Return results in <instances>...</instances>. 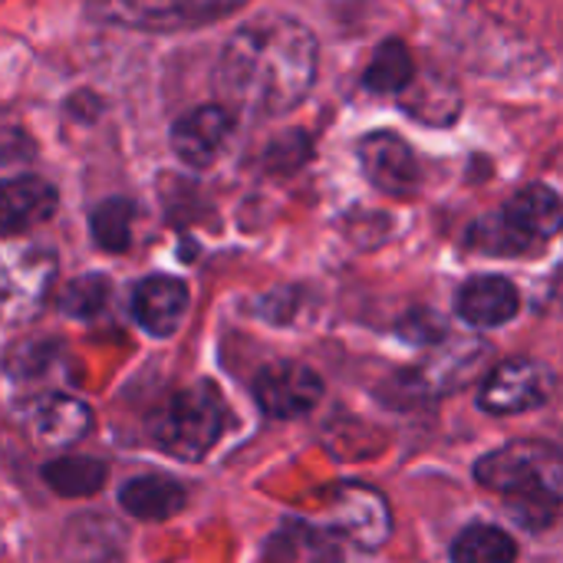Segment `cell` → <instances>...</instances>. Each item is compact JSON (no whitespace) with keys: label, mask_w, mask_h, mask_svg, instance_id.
Instances as JSON below:
<instances>
[{"label":"cell","mask_w":563,"mask_h":563,"mask_svg":"<svg viewBox=\"0 0 563 563\" xmlns=\"http://www.w3.org/2000/svg\"><path fill=\"white\" fill-rule=\"evenodd\" d=\"M313 79L317 40L287 13H264L238 26L214 69L221 99L261 115H277L300 106Z\"/></svg>","instance_id":"1"},{"label":"cell","mask_w":563,"mask_h":563,"mask_svg":"<svg viewBox=\"0 0 563 563\" xmlns=\"http://www.w3.org/2000/svg\"><path fill=\"white\" fill-rule=\"evenodd\" d=\"M475 482L498 492L521 528L544 531L563 501V452L548 442H511L475 465Z\"/></svg>","instance_id":"2"},{"label":"cell","mask_w":563,"mask_h":563,"mask_svg":"<svg viewBox=\"0 0 563 563\" xmlns=\"http://www.w3.org/2000/svg\"><path fill=\"white\" fill-rule=\"evenodd\" d=\"M148 432L162 452L181 462H201L224 432V399L211 383L185 386L158 406Z\"/></svg>","instance_id":"3"},{"label":"cell","mask_w":563,"mask_h":563,"mask_svg":"<svg viewBox=\"0 0 563 563\" xmlns=\"http://www.w3.org/2000/svg\"><path fill=\"white\" fill-rule=\"evenodd\" d=\"M563 231V198L548 185H528L508 198L498 218L482 221L472 241L488 254L538 251Z\"/></svg>","instance_id":"4"},{"label":"cell","mask_w":563,"mask_h":563,"mask_svg":"<svg viewBox=\"0 0 563 563\" xmlns=\"http://www.w3.org/2000/svg\"><path fill=\"white\" fill-rule=\"evenodd\" d=\"M241 3L244 0H92L89 13L135 30H181L218 20Z\"/></svg>","instance_id":"5"},{"label":"cell","mask_w":563,"mask_h":563,"mask_svg":"<svg viewBox=\"0 0 563 563\" xmlns=\"http://www.w3.org/2000/svg\"><path fill=\"white\" fill-rule=\"evenodd\" d=\"M558 376L541 360H505L488 373L478 393V406L492 416H521L544 406L554 396Z\"/></svg>","instance_id":"6"},{"label":"cell","mask_w":563,"mask_h":563,"mask_svg":"<svg viewBox=\"0 0 563 563\" xmlns=\"http://www.w3.org/2000/svg\"><path fill=\"white\" fill-rule=\"evenodd\" d=\"M254 399L271 419H300L317 409L323 399V379L294 360L271 363L254 379Z\"/></svg>","instance_id":"7"},{"label":"cell","mask_w":563,"mask_h":563,"mask_svg":"<svg viewBox=\"0 0 563 563\" xmlns=\"http://www.w3.org/2000/svg\"><path fill=\"white\" fill-rule=\"evenodd\" d=\"M333 534L340 541H350L360 551H376L386 544L393 531L389 505L379 492L346 482L333 492V508H330Z\"/></svg>","instance_id":"8"},{"label":"cell","mask_w":563,"mask_h":563,"mask_svg":"<svg viewBox=\"0 0 563 563\" xmlns=\"http://www.w3.org/2000/svg\"><path fill=\"white\" fill-rule=\"evenodd\" d=\"M360 165L369 185L389 198H412L422 185L416 152L396 132H373L360 142Z\"/></svg>","instance_id":"9"},{"label":"cell","mask_w":563,"mask_h":563,"mask_svg":"<svg viewBox=\"0 0 563 563\" xmlns=\"http://www.w3.org/2000/svg\"><path fill=\"white\" fill-rule=\"evenodd\" d=\"M234 132V115L224 106H198L172 125V152L188 168H208L224 152Z\"/></svg>","instance_id":"10"},{"label":"cell","mask_w":563,"mask_h":563,"mask_svg":"<svg viewBox=\"0 0 563 563\" xmlns=\"http://www.w3.org/2000/svg\"><path fill=\"white\" fill-rule=\"evenodd\" d=\"M188 313V287L178 277H145L132 287V317L148 336H172Z\"/></svg>","instance_id":"11"},{"label":"cell","mask_w":563,"mask_h":563,"mask_svg":"<svg viewBox=\"0 0 563 563\" xmlns=\"http://www.w3.org/2000/svg\"><path fill=\"white\" fill-rule=\"evenodd\" d=\"M56 271V257L43 247H7V261H3V297H7V313L16 317V307L33 310Z\"/></svg>","instance_id":"12"},{"label":"cell","mask_w":563,"mask_h":563,"mask_svg":"<svg viewBox=\"0 0 563 563\" xmlns=\"http://www.w3.org/2000/svg\"><path fill=\"white\" fill-rule=\"evenodd\" d=\"M521 310V294L508 277L485 274L472 277L459 290V317L472 327H501Z\"/></svg>","instance_id":"13"},{"label":"cell","mask_w":563,"mask_h":563,"mask_svg":"<svg viewBox=\"0 0 563 563\" xmlns=\"http://www.w3.org/2000/svg\"><path fill=\"white\" fill-rule=\"evenodd\" d=\"M89 426H92L89 406L73 396H46L30 412V432L36 435V442L53 449L76 445L79 439L89 435Z\"/></svg>","instance_id":"14"},{"label":"cell","mask_w":563,"mask_h":563,"mask_svg":"<svg viewBox=\"0 0 563 563\" xmlns=\"http://www.w3.org/2000/svg\"><path fill=\"white\" fill-rule=\"evenodd\" d=\"M185 485L168 475H139L119 488L122 511H129L139 521H168L185 508Z\"/></svg>","instance_id":"15"},{"label":"cell","mask_w":563,"mask_h":563,"mask_svg":"<svg viewBox=\"0 0 563 563\" xmlns=\"http://www.w3.org/2000/svg\"><path fill=\"white\" fill-rule=\"evenodd\" d=\"M59 195L49 181L20 175L3 185V231L20 234L26 228H36L56 214Z\"/></svg>","instance_id":"16"},{"label":"cell","mask_w":563,"mask_h":563,"mask_svg":"<svg viewBox=\"0 0 563 563\" xmlns=\"http://www.w3.org/2000/svg\"><path fill=\"white\" fill-rule=\"evenodd\" d=\"M109 478V465L92 455H63L43 465V482L63 498H86L96 495Z\"/></svg>","instance_id":"17"},{"label":"cell","mask_w":563,"mask_h":563,"mask_svg":"<svg viewBox=\"0 0 563 563\" xmlns=\"http://www.w3.org/2000/svg\"><path fill=\"white\" fill-rule=\"evenodd\" d=\"M416 76V66H412V53L402 40H386L376 46L366 73H363V86L369 92H379V96H389V92H402Z\"/></svg>","instance_id":"18"},{"label":"cell","mask_w":563,"mask_h":563,"mask_svg":"<svg viewBox=\"0 0 563 563\" xmlns=\"http://www.w3.org/2000/svg\"><path fill=\"white\" fill-rule=\"evenodd\" d=\"M515 558V541L495 525H472L452 544V561L459 563H508Z\"/></svg>","instance_id":"19"},{"label":"cell","mask_w":563,"mask_h":563,"mask_svg":"<svg viewBox=\"0 0 563 563\" xmlns=\"http://www.w3.org/2000/svg\"><path fill=\"white\" fill-rule=\"evenodd\" d=\"M132 218H135V205L129 198H109V201L96 205V211L89 214L92 241L102 251L122 254L132 241Z\"/></svg>","instance_id":"20"},{"label":"cell","mask_w":563,"mask_h":563,"mask_svg":"<svg viewBox=\"0 0 563 563\" xmlns=\"http://www.w3.org/2000/svg\"><path fill=\"white\" fill-rule=\"evenodd\" d=\"M336 534H323L310 525H300V521H290L284 531L274 534L267 554L271 558H336L340 548H336Z\"/></svg>","instance_id":"21"},{"label":"cell","mask_w":563,"mask_h":563,"mask_svg":"<svg viewBox=\"0 0 563 563\" xmlns=\"http://www.w3.org/2000/svg\"><path fill=\"white\" fill-rule=\"evenodd\" d=\"M109 303V280L102 274H86L59 294V310L73 320H92Z\"/></svg>","instance_id":"22"}]
</instances>
